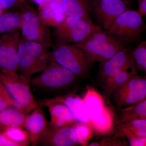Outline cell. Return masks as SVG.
Masks as SVG:
<instances>
[{
    "instance_id": "6da1fadb",
    "label": "cell",
    "mask_w": 146,
    "mask_h": 146,
    "mask_svg": "<svg viewBox=\"0 0 146 146\" xmlns=\"http://www.w3.org/2000/svg\"><path fill=\"white\" fill-rule=\"evenodd\" d=\"M74 44L83 50L94 63L104 62L127 48L119 38L103 31L101 27L94 30L82 42Z\"/></svg>"
},
{
    "instance_id": "7a4b0ae2",
    "label": "cell",
    "mask_w": 146,
    "mask_h": 146,
    "mask_svg": "<svg viewBox=\"0 0 146 146\" xmlns=\"http://www.w3.org/2000/svg\"><path fill=\"white\" fill-rule=\"evenodd\" d=\"M49 47L37 42L22 39L18 48V69L20 75L31 81V76L43 70L50 60Z\"/></svg>"
},
{
    "instance_id": "3957f363",
    "label": "cell",
    "mask_w": 146,
    "mask_h": 146,
    "mask_svg": "<svg viewBox=\"0 0 146 146\" xmlns=\"http://www.w3.org/2000/svg\"><path fill=\"white\" fill-rule=\"evenodd\" d=\"M21 13L22 38L50 47L53 44L48 26L44 23L39 13L26 0L16 7Z\"/></svg>"
},
{
    "instance_id": "277c9868",
    "label": "cell",
    "mask_w": 146,
    "mask_h": 146,
    "mask_svg": "<svg viewBox=\"0 0 146 146\" xmlns=\"http://www.w3.org/2000/svg\"><path fill=\"white\" fill-rule=\"evenodd\" d=\"M50 59L62 65L78 77H84L94 64L86 54L74 44H53Z\"/></svg>"
},
{
    "instance_id": "5b68a950",
    "label": "cell",
    "mask_w": 146,
    "mask_h": 146,
    "mask_svg": "<svg viewBox=\"0 0 146 146\" xmlns=\"http://www.w3.org/2000/svg\"><path fill=\"white\" fill-rule=\"evenodd\" d=\"M141 13L131 9L124 11L110 24L106 31L125 44L136 43L146 30Z\"/></svg>"
},
{
    "instance_id": "8992f818",
    "label": "cell",
    "mask_w": 146,
    "mask_h": 146,
    "mask_svg": "<svg viewBox=\"0 0 146 146\" xmlns=\"http://www.w3.org/2000/svg\"><path fill=\"white\" fill-rule=\"evenodd\" d=\"M0 81L18 104L20 110L28 113L39 106L31 91L30 82L17 72L0 73Z\"/></svg>"
},
{
    "instance_id": "52a82bcc",
    "label": "cell",
    "mask_w": 146,
    "mask_h": 146,
    "mask_svg": "<svg viewBox=\"0 0 146 146\" xmlns=\"http://www.w3.org/2000/svg\"><path fill=\"white\" fill-rule=\"evenodd\" d=\"M54 44H74L82 42L94 30L100 26L93 22L76 19L67 16L55 26Z\"/></svg>"
},
{
    "instance_id": "ba28073f",
    "label": "cell",
    "mask_w": 146,
    "mask_h": 146,
    "mask_svg": "<svg viewBox=\"0 0 146 146\" xmlns=\"http://www.w3.org/2000/svg\"><path fill=\"white\" fill-rule=\"evenodd\" d=\"M43 71L42 74L31 80L32 86L41 89L58 90L70 86L78 77L67 68L50 59Z\"/></svg>"
},
{
    "instance_id": "9c48e42d",
    "label": "cell",
    "mask_w": 146,
    "mask_h": 146,
    "mask_svg": "<svg viewBox=\"0 0 146 146\" xmlns=\"http://www.w3.org/2000/svg\"><path fill=\"white\" fill-rule=\"evenodd\" d=\"M112 97L118 107H127L143 100L146 97V77L138 74L114 90Z\"/></svg>"
},
{
    "instance_id": "30bf717a",
    "label": "cell",
    "mask_w": 146,
    "mask_h": 146,
    "mask_svg": "<svg viewBox=\"0 0 146 146\" xmlns=\"http://www.w3.org/2000/svg\"><path fill=\"white\" fill-rule=\"evenodd\" d=\"M21 36L20 29L0 36V69L3 72H17L18 70V48Z\"/></svg>"
},
{
    "instance_id": "8fae6325",
    "label": "cell",
    "mask_w": 146,
    "mask_h": 146,
    "mask_svg": "<svg viewBox=\"0 0 146 146\" xmlns=\"http://www.w3.org/2000/svg\"><path fill=\"white\" fill-rule=\"evenodd\" d=\"M129 6L122 0H94L91 3V13L101 27L106 30L115 18L131 9Z\"/></svg>"
},
{
    "instance_id": "7c38bea8",
    "label": "cell",
    "mask_w": 146,
    "mask_h": 146,
    "mask_svg": "<svg viewBox=\"0 0 146 146\" xmlns=\"http://www.w3.org/2000/svg\"><path fill=\"white\" fill-rule=\"evenodd\" d=\"M55 103L65 105L77 121L91 125L90 118L83 99L74 93L41 100L38 104L39 106H45L47 104Z\"/></svg>"
},
{
    "instance_id": "4fadbf2b",
    "label": "cell",
    "mask_w": 146,
    "mask_h": 146,
    "mask_svg": "<svg viewBox=\"0 0 146 146\" xmlns=\"http://www.w3.org/2000/svg\"><path fill=\"white\" fill-rule=\"evenodd\" d=\"M39 143L44 146H72L77 143L73 125L47 127Z\"/></svg>"
},
{
    "instance_id": "5bb4252c",
    "label": "cell",
    "mask_w": 146,
    "mask_h": 146,
    "mask_svg": "<svg viewBox=\"0 0 146 146\" xmlns=\"http://www.w3.org/2000/svg\"><path fill=\"white\" fill-rule=\"evenodd\" d=\"M134 63L132 52L127 48L117 53L108 60L100 63L99 77L102 82L124 67Z\"/></svg>"
},
{
    "instance_id": "9a60e30c",
    "label": "cell",
    "mask_w": 146,
    "mask_h": 146,
    "mask_svg": "<svg viewBox=\"0 0 146 146\" xmlns=\"http://www.w3.org/2000/svg\"><path fill=\"white\" fill-rule=\"evenodd\" d=\"M48 127L44 111L39 106L28 115L24 126L28 132L30 141L33 146L38 144L39 139Z\"/></svg>"
},
{
    "instance_id": "2e32d148",
    "label": "cell",
    "mask_w": 146,
    "mask_h": 146,
    "mask_svg": "<svg viewBox=\"0 0 146 146\" xmlns=\"http://www.w3.org/2000/svg\"><path fill=\"white\" fill-rule=\"evenodd\" d=\"M38 12L44 23L49 27H54L66 16L63 0H44L38 5Z\"/></svg>"
},
{
    "instance_id": "e0dca14e",
    "label": "cell",
    "mask_w": 146,
    "mask_h": 146,
    "mask_svg": "<svg viewBox=\"0 0 146 146\" xmlns=\"http://www.w3.org/2000/svg\"><path fill=\"white\" fill-rule=\"evenodd\" d=\"M138 74L135 63L127 65L117 72L114 75L102 82L105 99L109 103L113 91L125 83L134 76Z\"/></svg>"
},
{
    "instance_id": "ac0fdd59",
    "label": "cell",
    "mask_w": 146,
    "mask_h": 146,
    "mask_svg": "<svg viewBox=\"0 0 146 146\" xmlns=\"http://www.w3.org/2000/svg\"><path fill=\"white\" fill-rule=\"evenodd\" d=\"M90 119V124L100 119L106 106L100 94L92 87H87L82 99Z\"/></svg>"
},
{
    "instance_id": "d6986e66",
    "label": "cell",
    "mask_w": 146,
    "mask_h": 146,
    "mask_svg": "<svg viewBox=\"0 0 146 146\" xmlns=\"http://www.w3.org/2000/svg\"><path fill=\"white\" fill-rule=\"evenodd\" d=\"M45 106L48 108L50 112V126L57 127L73 125L77 122L68 108L63 104H49Z\"/></svg>"
},
{
    "instance_id": "ffe728a7",
    "label": "cell",
    "mask_w": 146,
    "mask_h": 146,
    "mask_svg": "<svg viewBox=\"0 0 146 146\" xmlns=\"http://www.w3.org/2000/svg\"><path fill=\"white\" fill-rule=\"evenodd\" d=\"M91 3L89 0H63V7L66 16L92 22Z\"/></svg>"
},
{
    "instance_id": "44dd1931",
    "label": "cell",
    "mask_w": 146,
    "mask_h": 146,
    "mask_svg": "<svg viewBox=\"0 0 146 146\" xmlns=\"http://www.w3.org/2000/svg\"><path fill=\"white\" fill-rule=\"evenodd\" d=\"M28 115L16 108H6L0 110V125L7 128H23Z\"/></svg>"
},
{
    "instance_id": "7402d4cb",
    "label": "cell",
    "mask_w": 146,
    "mask_h": 146,
    "mask_svg": "<svg viewBox=\"0 0 146 146\" xmlns=\"http://www.w3.org/2000/svg\"><path fill=\"white\" fill-rule=\"evenodd\" d=\"M137 119H146V99L121 110L116 125Z\"/></svg>"
},
{
    "instance_id": "603a6c76",
    "label": "cell",
    "mask_w": 146,
    "mask_h": 146,
    "mask_svg": "<svg viewBox=\"0 0 146 146\" xmlns=\"http://www.w3.org/2000/svg\"><path fill=\"white\" fill-rule=\"evenodd\" d=\"M21 16L18 11L4 12L0 14V35L21 29Z\"/></svg>"
},
{
    "instance_id": "cb8c5ba5",
    "label": "cell",
    "mask_w": 146,
    "mask_h": 146,
    "mask_svg": "<svg viewBox=\"0 0 146 146\" xmlns=\"http://www.w3.org/2000/svg\"><path fill=\"white\" fill-rule=\"evenodd\" d=\"M114 115L109 107H106L104 113L100 119L91 124L94 130L98 133L105 134L109 133L113 125Z\"/></svg>"
},
{
    "instance_id": "d4e9b609",
    "label": "cell",
    "mask_w": 146,
    "mask_h": 146,
    "mask_svg": "<svg viewBox=\"0 0 146 146\" xmlns=\"http://www.w3.org/2000/svg\"><path fill=\"white\" fill-rule=\"evenodd\" d=\"M117 128L129 131L136 135L146 138V119H134L117 125Z\"/></svg>"
},
{
    "instance_id": "484cf974",
    "label": "cell",
    "mask_w": 146,
    "mask_h": 146,
    "mask_svg": "<svg viewBox=\"0 0 146 146\" xmlns=\"http://www.w3.org/2000/svg\"><path fill=\"white\" fill-rule=\"evenodd\" d=\"M5 133L11 140L20 144L21 146L28 145L30 136L27 131L23 127H12L8 128Z\"/></svg>"
},
{
    "instance_id": "4316f807",
    "label": "cell",
    "mask_w": 146,
    "mask_h": 146,
    "mask_svg": "<svg viewBox=\"0 0 146 146\" xmlns=\"http://www.w3.org/2000/svg\"><path fill=\"white\" fill-rule=\"evenodd\" d=\"M137 70L146 77V41L141 42L132 51Z\"/></svg>"
},
{
    "instance_id": "83f0119b",
    "label": "cell",
    "mask_w": 146,
    "mask_h": 146,
    "mask_svg": "<svg viewBox=\"0 0 146 146\" xmlns=\"http://www.w3.org/2000/svg\"><path fill=\"white\" fill-rule=\"evenodd\" d=\"M75 133L77 143L82 145H86L87 141L91 138L92 135L90 125L76 122L73 125Z\"/></svg>"
},
{
    "instance_id": "f1b7e54d",
    "label": "cell",
    "mask_w": 146,
    "mask_h": 146,
    "mask_svg": "<svg viewBox=\"0 0 146 146\" xmlns=\"http://www.w3.org/2000/svg\"><path fill=\"white\" fill-rule=\"evenodd\" d=\"M117 136H125L129 142V145L131 146H146V138L138 136L134 134L129 131L124 129H117Z\"/></svg>"
},
{
    "instance_id": "f546056e",
    "label": "cell",
    "mask_w": 146,
    "mask_h": 146,
    "mask_svg": "<svg viewBox=\"0 0 146 146\" xmlns=\"http://www.w3.org/2000/svg\"><path fill=\"white\" fill-rule=\"evenodd\" d=\"M9 106H14L20 110L18 104L10 96L5 86H4L0 82V110L5 109Z\"/></svg>"
},
{
    "instance_id": "4dcf8cb0",
    "label": "cell",
    "mask_w": 146,
    "mask_h": 146,
    "mask_svg": "<svg viewBox=\"0 0 146 146\" xmlns=\"http://www.w3.org/2000/svg\"><path fill=\"white\" fill-rule=\"evenodd\" d=\"M23 0H0V9L5 10L16 8Z\"/></svg>"
},
{
    "instance_id": "1f68e13d",
    "label": "cell",
    "mask_w": 146,
    "mask_h": 146,
    "mask_svg": "<svg viewBox=\"0 0 146 146\" xmlns=\"http://www.w3.org/2000/svg\"><path fill=\"white\" fill-rule=\"evenodd\" d=\"M0 146H21L20 144L14 142L8 138L5 133H0Z\"/></svg>"
},
{
    "instance_id": "d6a6232c",
    "label": "cell",
    "mask_w": 146,
    "mask_h": 146,
    "mask_svg": "<svg viewBox=\"0 0 146 146\" xmlns=\"http://www.w3.org/2000/svg\"><path fill=\"white\" fill-rule=\"evenodd\" d=\"M138 5V10L142 16H146V0H137Z\"/></svg>"
},
{
    "instance_id": "836d02e7",
    "label": "cell",
    "mask_w": 146,
    "mask_h": 146,
    "mask_svg": "<svg viewBox=\"0 0 146 146\" xmlns=\"http://www.w3.org/2000/svg\"><path fill=\"white\" fill-rule=\"evenodd\" d=\"M89 146H100V145L98 143H93L90 144V145H89Z\"/></svg>"
},
{
    "instance_id": "e575fe53",
    "label": "cell",
    "mask_w": 146,
    "mask_h": 146,
    "mask_svg": "<svg viewBox=\"0 0 146 146\" xmlns=\"http://www.w3.org/2000/svg\"><path fill=\"white\" fill-rule=\"evenodd\" d=\"M122 1H124L125 2L127 3L128 4L130 5V0H122Z\"/></svg>"
},
{
    "instance_id": "d590c367",
    "label": "cell",
    "mask_w": 146,
    "mask_h": 146,
    "mask_svg": "<svg viewBox=\"0 0 146 146\" xmlns=\"http://www.w3.org/2000/svg\"><path fill=\"white\" fill-rule=\"evenodd\" d=\"M4 10H2V9H0V14H1V13H3V12H4Z\"/></svg>"
},
{
    "instance_id": "8d00e7d4",
    "label": "cell",
    "mask_w": 146,
    "mask_h": 146,
    "mask_svg": "<svg viewBox=\"0 0 146 146\" xmlns=\"http://www.w3.org/2000/svg\"><path fill=\"white\" fill-rule=\"evenodd\" d=\"M146 97L145 98V99H144V100H146Z\"/></svg>"
}]
</instances>
